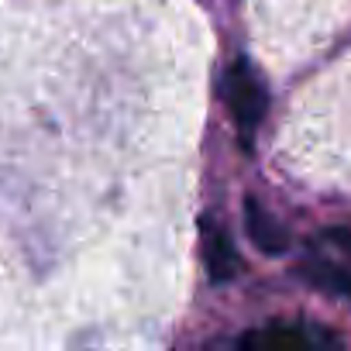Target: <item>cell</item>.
<instances>
[{"mask_svg": "<svg viewBox=\"0 0 351 351\" xmlns=\"http://www.w3.org/2000/svg\"><path fill=\"white\" fill-rule=\"evenodd\" d=\"M324 252L310 255L300 262V276L313 282L317 289H327L334 296L351 300V231L348 228H330L317 238Z\"/></svg>", "mask_w": 351, "mask_h": 351, "instance_id": "obj_1", "label": "cell"}, {"mask_svg": "<svg viewBox=\"0 0 351 351\" xmlns=\"http://www.w3.org/2000/svg\"><path fill=\"white\" fill-rule=\"evenodd\" d=\"M224 100H228V110L241 131V141L252 148V134L258 131L265 110H269V93H265V83L258 80V73L252 69V62L238 59L231 62L228 76H224Z\"/></svg>", "mask_w": 351, "mask_h": 351, "instance_id": "obj_2", "label": "cell"}, {"mask_svg": "<svg viewBox=\"0 0 351 351\" xmlns=\"http://www.w3.org/2000/svg\"><path fill=\"white\" fill-rule=\"evenodd\" d=\"M241 351H341V341L320 327L272 320L241 337Z\"/></svg>", "mask_w": 351, "mask_h": 351, "instance_id": "obj_3", "label": "cell"}, {"mask_svg": "<svg viewBox=\"0 0 351 351\" xmlns=\"http://www.w3.org/2000/svg\"><path fill=\"white\" fill-rule=\"evenodd\" d=\"M245 231H248L252 245L265 255H282L289 248V231L255 197H245Z\"/></svg>", "mask_w": 351, "mask_h": 351, "instance_id": "obj_4", "label": "cell"}, {"mask_svg": "<svg viewBox=\"0 0 351 351\" xmlns=\"http://www.w3.org/2000/svg\"><path fill=\"white\" fill-rule=\"evenodd\" d=\"M204 262L214 282H231L241 272V255L221 228H204Z\"/></svg>", "mask_w": 351, "mask_h": 351, "instance_id": "obj_5", "label": "cell"}]
</instances>
